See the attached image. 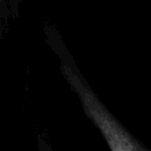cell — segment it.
<instances>
[{"label":"cell","instance_id":"6da1fadb","mask_svg":"<svg viewBox=\"0 0 151 151\" xmlns=\"http://www.w3.org/2000/svg\"><path fill=\"white\" fill-rule=\"evenodd\" d=\"M46 32H48L47 41L59 58L60 70L65 80L77 94L84 113L101 133L110 151H150L111 113V111L99 99L84 78L83 73L79 71L58 33L50 27H46Z\"/></svg>","mask_w":151,"mask_h":151},{"label":"cell","instance_id":"7a4b0ae2","mask_svg":"<svg viewBox=\"0 0 151 151\" xmlns=\"http://www.w3.org/2000/svg\"><path fill=\"white\" fill-rule=\"evenodd\" d=\"M9 19V7L7 5V0H0V37L7 29Z\"/></svg>","mask_w":151,"mask_h":151}]
</instances>
